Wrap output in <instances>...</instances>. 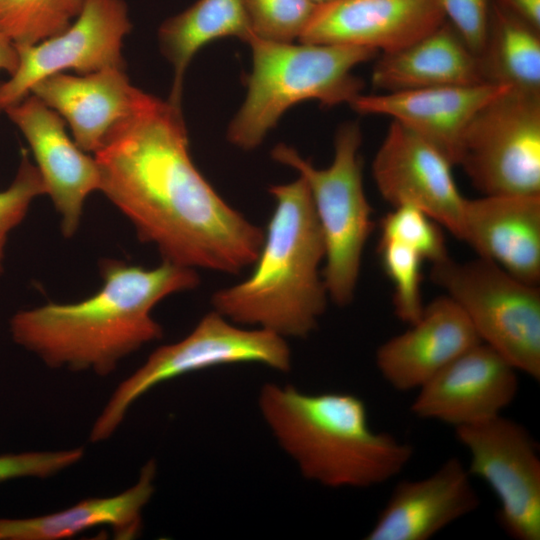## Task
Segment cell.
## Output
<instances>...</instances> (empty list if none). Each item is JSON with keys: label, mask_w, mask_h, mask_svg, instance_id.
<instances>
[{"label": "cell", "mask_w": 540, "mask_h": 540, "mask_svg": "<svg viewBox=\"0 0 540 540\" xmlns=\"http://www.w3.org/2000/svg\"><path fill=\"white\" fill-rule=\"evenodd\" d=\"M479 342L461 308L443 295L425 305L406 331L383 342L376 350L375 363L382 378L395 390H418Z\"/></svg>", "instance_id": "2e32d148"}, {"label": "cell", "mask_w": 540, "mask_h": 540, "mask_svg": "<svg viewBox=\"0 0 540 540\" xmlns=\"http://www.w3.org/2000/svg\"><path fill=\"white\" fill-rule=\"evenodd\" d=\"M431 280L464 312L481 342L540 380V288L477 257L433 264Z\"/></svg>", "instance_id": "52a82bcc"}, {"label": "cell", "mask_w": 540, "mask_h": 540, "mask_svg": "<svg viewBox=\"0 0 540 540\" xmlns=\"http://www.w3.org/2000/svg\"><path fill=\"white\" fill-rule=\"evenodd\" d=\"M517 370L483 342L466 350L418 389L411 413L452 426L502 414L515 399Z\"/></svg>", "instance_id": "4fadbf2b"}, {"label": "cell", "mask_w": 540, "mask_h": 540, "mask_svg": "<svg viewBox=\"0 0 540 540\" xmlns=\"http://www.w3.org/2000/svg\"><path fill=\"white\" fill-rule=\"evenodd\" d=\"M275 208L252 274L213 293V310L235 324L281 337L308 336L324 313L328 294L320 264L325 244L309 187L301 176L272 185Z\"/></svg>", "instance_id": "3957f363"}, {"label": "cell", "mask_w": 540, "mask_h": 540, "mask_svg": "<svg viewBox=\"0 0 540 540\" xmlns=\"http://www.w3.org/2000/svg\"><path fill=\"white\" fill-rule=\"evenodd\" d=\"M436 0H333L317 5L299 42L399 50L440 26Z\"/></svg>", "instance_id": "9a60e30c"}, {"label": "cell", "mask_w": 540, "mask_h": 540, "mask_svg": "<svg viewBox=\"0 0 540 540\" xmlns=\"http://www.w3.org/2000/svg\"><path fill=\"white\" fill-rule=\"evenodd\" d=\"M254 36L275 42H293L301 37L317 4L312 0H244Z\"/></svg>", "instance_id": "83f0119b"}, {"label": "cell", "mask_w": 540, "mask_h": 540, "mask_svg": "<svg viewBox=\"0 0 540 540\" xmlns=\"http://www.w3.org/2000/svg\"><path fill=\"white\" fill-rule=\"evenodd\" d=\"M312 1L316 3L317 5H319V4L327 3L333 0H312Z\"/></svg>", "instance_id": "d590c367"}, {"label": "cell", "mask_w": 540, "mask_h": 540, "mask_svg": "<svg viewBox=\"0 0 540 540\" xmlns=\"http://www.w3.org/2000/svg\"><path fill=\"white\" fill-rule=\"evenodd\" d=\"M451 162L435 147L392 120L372 162V175L393 207L420 209L462 239L466 198L452 174Z\"/></svg>", "instance_id": "7c38bea8"}, {"label": "cell", "mask_w": 540, "mask_h": 540, "mask_svg": "<svg viewBox=\"0 0 540 540\" xmlns=\"http://www.w3.org/2000/svg\"><path fill=\"white\" fill-rule=\"evenodd\" d=\"M156 463L147 462L136 484L120 494L89 498L55 513L32 518H0V540H61L107 525L117 539H132L141 529V513L154 493Z\"/></svg>", "instance_id": "7402d4cb"}, {"label": "cell", "mask_w": 540, "mask_h": 540, "mask_svg": "<svg viewBox=\"0 0 540 540\" xmlns=\"http://www.w3.org/2000/svg\"><path fill=\"white\" fill-rule=\"evenodd\" d=\"M378 251L394 286V312L410 325L418 320L425 306L421 295V265L425 260L415 249L396 241L380 240Z\"/></svg>", "instance_id": "484cf974"}, {"label": "cell", "mask_w": 540, "mask_h": 540, "mask_svg": "<svg viewBox=\"0 0 540 540\" xmlns=\"http://www.w3.org/2000/svg\"><path fill=\"white\" fill-rule=\"evenodd\" d=\"M505 88L481 83L361 93L349 105L360 114L391 117L430 143L454 166L469 121L484 103Z\"/></svg>", "instance_id": "ac0fdd59"}, {"label": "cell", "mask_w": 540, "mask_h": 540, "mask_svg": "<svg viewBox=\"0 0 540 540\" xmlns=\"http://www.w3.org/2000/svg\"><path fill=\"white\" fill-rule=\"evenodd\" d=\"M9 228L0 227V273L3 271V261L5 255V247L7 243L8 234L11 232Z\"/></svg>", "instance_id": "836d02e7"}, {"label": "cell", "mask_w": 540, "mask_h": 540, "mask_svg": "<svg viewBox=\"0 0 540 540\" xmlns=\"http://www.w3.org/2000/svg\"><path fill=\"white\" fill-rule=\"evenodd\" d=\"M252 36L244 0H197L165 20L159 28L158 41L162 54L173 68L168 100L181 106L185 72L203 46L224 37L247 42Z\"/></svg>", "instance_id": "603a6c76"}, {"label": "cell", "mask_w": 540, "mask_h": 540, "mask_svg": "<svg viewBox=\"0 0 540 540\" xmlns=\"http://www.w3.org/2000/svg\"><path fill=\"white\" fill-rule=\"evenodd\" d=\"M463 234L477 256L517 279L540 281V195H483L465 200Z\"/></svg>", "instance_id": "d6986e66"}, {"label": "cell", "mask_w": 540, "mask_h": 540, "mask_svg": "<svg viewBox=\"0 0 540 540\" xmlns=\"http://www.w3.org/2000/svg\"><path fill=\"white\" fill-rule=\"evenodd\" d=\"M131 23L124 0H83L75 21L62 32L34 44H15L19 65L0 82V113L30 94L50 75L73 70L88 74L125 68L121 49Z\"/></svg>", "instance_id": "8fae6325"}, {"label": "cell", "mask_w": 540, "mask_h": 540, "mask_svg": "<svg viewBox=\"0 0 540 540\" xmlns=\"http://www.w3.org/2000/svg\"><path fill=\"white\" fill-rule=\"evenodd\" d=\"M94 158L99 191L163 261L227 274L256 262L265 232L196 168L181 106L140 90Z\"/></svg>", "instance_id": "6da1fadb"}, {"label": "cell", "mask_w": 540, "mask_h": 540, "mask_svg": "<svg viewBox=\"0 0 540 540\" xmlns=\"http://www.w3.org/2000/svg\"><path fill=\"white\" fill-rule=\"evenodd\" d=\"M454 430L469 453V474L498 500L496 518L504 532L516 540H540V455L529 430L502 414Z\"/></svg>", "instance_id": "30bf717a"}, {"label": "cell", "mask_w": 540, "mask_h": 540, "mask_svg": "<svg viewBox=\"0 0 540 540\" xmlns=\"http://www.w3.org/2000/svg\"><path fill=\"white\" fill-rule=\"evenodd\" d=\"M139 91L125 68L110 67L88 74L56 73L37 82L30 93L62 117L80 149L95 153L111 128L130 113Z\"/></svg>", "instance_id": "ffe728a7"}, {"label": "cell", "mask_w": 540, "mask_h": 540, "mask_svg": "<svg viewBox=\"0 0 540 540\" xmlns=\"http://www.w3.org/2000/svg\"><path fill=\"white\" fill-rule=\"evenodd\" d=\"M534 28L540 30V0H493Z\"/></svg>", "instance_id": "1f68e13d"}, {"label": "cell", "mask_w": 540, "mask_h": 540, "mask_svg": "<svg viewBox=\"0 0 540 540\" xmlns=\"http://www.w3.org/2000/svg\"><path fill=\"white\" fill-rule=\"evenodd\" d=\"M45 194V186L28 151L22 149L21 159L12 183L0 191V227L13 230L24 219L32 201Z\"/></svg>", "instance_id": "f1b7e54d"}, {"label": "cell", "mask_w": 540, "mask_h": 540, "mask_svg": "<svg viewBox=\"0 0 540 540\" xmlns=\"http://www.w3.org/2000/svg\"><path fill=\"white\" fill-rule=\"evenodd\" d=\"M456 165L482 195H540V91L507 87L484 103Z\"/></svg>", "instance_id": "9c48e42d"}, {"label": "cell", "mask_w": 540, "mask_h": 540, "mask_svg": "<svg viewBox=\"0 0 540 540\" xmlns=\"http://www.w3.org/2000/svg\"><path fill=\"white\" fill-rule=\"evenodd\" d=\"M64 2L68 5V7L77 16L78 13L80 12L81 7H82L83 0H64Z\"/></svg>", "instance_id": "e575fe53"}, {"label": "cell", "mask_w": 540, "mask_h": 540, "mask_svg": "<svg viewBox=\"0 0 540 540\" xmlns=\"http://www.w3.org/2000/svg\"><path fill=\"white\" fill-rule=\"evenodd\" d=\"M247 43L252 51L247 93L227 131L228 140L243 150L259 146L286 110L297 103L349 104L364 87L352 70L378 54L365 47L293 44L254 35Z\"/></svg>", "instance_id": "5b68a950"}, {"label": "cell", "mask_w": 540, "mask_h": 540, "mask_svg": "<svg viewBox=\"0 0 540 540\" xmlns=\"http://www.w3.org/2000/svg\"><path fill=\"white\" fill-rule=\"evenodd\" d=\"M83 456L81 447L0 455V482L22 477L47 478L76 464Z\"/></svg>", "instance_id": "f546056e"}, {"label": "cell", "mask_w": 540, "mask_h": 540, "mask_svg": "<svg viewBox=\"0 0 540 540\" xmlns=\"http://www.w3.org/2000/svg\"><path fill=\"white\" fill-rule=\"evenodd\" d=\"M372 83L384 92H394L486 82L478 56L445 20L415 42L382 53L374 65Z\"/></svg>", "instance_id": "44dd1931"}, {"label": "cell", "mask_w": 540, "mask_h": 540, "mask_svg": "<svg viewBox=\"0 0 540 540\" xmlns=\"http://www.w3.org/2000/svg\"><path fill=\"white\" fill-rule=\"evenodd\" d=\"M19 65V54L15 43L2 31H0V70L10 76Z\"/></svg>", "instance_id": "d6a6232c"}, {"label": "cell", "mask_w": 540, "mask_h": 540, "mask_svg": "<svg viewBox=\"0 0 540 540\" xmlns=\"http://www.w3.org/2000/svg\"><path fill=\"white\" fill-rule=\"evenodd\" d=\"M361 143L357 123L341 125L332 163L324 169L315 168L285 144L271 152L274 160L295 169L309 187L325 244L323 281L328 298L341 307L353 301L363 251L375 227L363 186Z\"/></svg>", "instance_id": "8992f818"}, {"label": "cell", "mask_w": 540, "mask_h": 540, "mask_svg": "<svg viewBox=\"0 0 540 540\" xmlns=\"http://www.w3.org/2000/svg\"><path fill=\"white\" fill-rule=\"evenodd\" d=\"M380 240H390L418 251L432 265L449 256L441 226L418 208L393 207L379 223Z\"/></svg>", "instance_id": "4316f807"}, {"label": "cell", "mask_w": 540, "mask_h": 540, "mask_svg": "<svg viewBox=\"0 0 540 540\" xmlns=\"http://www.w3.org/2000/svg\"><path fill=\"white\" fill-rule=\"evenodd\" d=\"M478 59L484 82L540 91V30L493 0Z\"/></svg>", "instance_id": "cb8c5ba5"}, {"label": "cell", "mask_w": 540, "mask_h": 540, "mask_svg": "<svg viewBox=\"0 0 540 540\" xmlns=\"http://www.w3.org/2000/svg\"><path fill=\"white\" fill-rule=\"evenodd\" d=\"M260 363L279 371L291 366L283 337L261 328L244 329L215 310L207 313L182 340L157 348L122 381L96 419L90 441L101 442L116 431L129 407L161 382L194 371L233 363Z\"/></svg>", "instance_id": "ba28073f"}, {"label": "cell", "mask_w": 540, "mask_h": 540, "mask_svg": "<svg viewBox=\"0 0 540 540\" xmlns=\"http://www.w3.org/2000/svg\"><path fill=\"white\" fill-rule=\"evenodd\" d=\"M4 113L27 140L45 194L61 216V231L72 237L79 228L86 199L100 189L95 158L70 139L62 117L31 93Z\"/></svg>", "instance_id": "5bb4252c"}, {"label": "cell", "mask_w": 540, "mask_h": 540, "mask_svg": "<svg viewBox=\"0 0 540 540\" xmlns=\"http://www.w3.org/2000/svg\"><path fill=\"white\" fill-rule=\"evenodd\" d=\"M101 276V288L82 301L14 314L9 324L13 341L51 368L106 376L123 358L162 337L151 315L161 300L199 285L195 269L166 261L146 269L106 260Z\"/></svg>", "instance_id": "7a4b0ae2"}, {"label": "cell", "mask_w": 540, "mask_h": 540, "mask_svg": "<svg viewBox=\"0 0 540 540\" xmlns=\"http://www.w3.org/2000/svg\"><path fill=\"white\" fill-rule=\"evenodd\" d=\"M467 467L447 459L429 476L400 481L366 540H427L480 506Z\"/></svg>", "instance_id": "e0dca14e"}, {"label": "cell", "mask_w": 540, "mask_h": 540, "mask_svg": "<svg viewBox=\"0 0 540 540\" xmlns=\"http://www.w3.org/2000/svg\"><path fill=\"white\" fill-rule=\"evenodd\" d=\"M446 20L478 56L488 26L491 0H436Z\"/></svg>", "instance_id": "4dcf8cb0"}, {"label": "cell", "mask_w": 540, "mask_h": 540, "mask_svg": "<svg viewBox=\"0 0 540 540\" xmlns=\"http://www.w3.org/2000/svg\"><path fill=\"white\" fill-rule=\"evenodd\" d=\"M75 17L64 0H0V31L15 44H34L54 36Z\"/></svg>", "instance_id": "d4e9b609"}, {"label": "cell", "mask_w": 540, "mask_h": 540, "mask_svg": "<svg viewBox=\"0 0 540 540\" xmlns=\"http://www.w3.org/2000/svg\"><path fill=\"white\" fill-rule=\"evenodd\" d=\"M259 407L282 448L304 477L331 488H370L398 476L414 449L374 431L366 405L348 393L306 394L265 384Z\"/></svg>", "instance_id": "277c9868"}]
</instances>
